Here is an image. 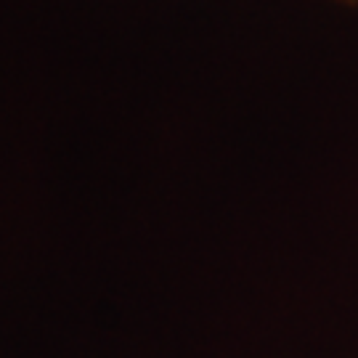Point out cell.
<instances>
[{
	"label": "cell",
	"mask_w": 358,
	"mask_h": 358,
	"mask_svg": "<svg viewBox=\"0 0 358 358\" xmlns=\"http://www.w3.org/2000/svg\"><path fill=\"white\" fill-rule=\"evenodd\" d=\"M348 3H358V0H348Z\"/></svg>",
	"instance_id": "cell-1"
}]
</instances>
